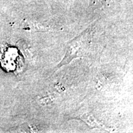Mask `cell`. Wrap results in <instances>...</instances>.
<instances>
[{
    "label": "cell",
    "mask_w": 133,
    "mask_h": 133,
    "mask_svg": "<svg viewBox=\"0 0 133 133\" xmlns=\"http://www.w3.org/2000/svg\"><path fill=\"white\" fill-rule=\"evenodd\" d=\"M87 34L88 33H86V31H85L78 37L76 38L75 39L71 41L70 44L68 46L67 51H66L65 57L58 66H61L67 64L74 58L76 57L78 52V51L81 49L82 46L83 45V41L86 39Z\"/></svg>",
    "instance_id": "cell-1"
}]
</instances>
